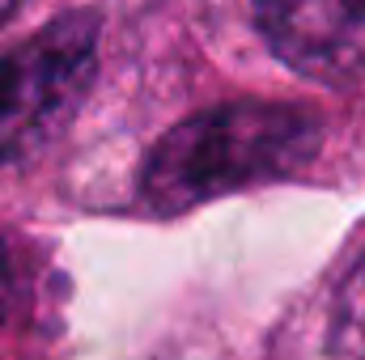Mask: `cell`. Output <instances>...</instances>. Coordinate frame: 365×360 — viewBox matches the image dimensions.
Here are the masks:
<instances>
[{
	"label": "cell",
	"instance_id": "obj_1",
	"mask_svg": "<svg viewBox=\"0 0 365 360\" xmlns=\"http://www.w3.org/2000/svg\"><path fill=\"white\" fill-rule=\"evenodd\" d=\"M319 149V123L280 102H230L191 115L158 140L145 162V199L182 212L217 195L284 179Z\"/></svg>",
	"mask_w": 365,
	"mask_h": 360
},
{
	"label": "cell",
	"instance_id": "obj_2",
	"mask_svg": "<svg viewBox=\"0 0 365 360\" xmlns=\"http://www.w3.org/2000/svg\"><path fill=\"white\" fill-rule=\"evenodd\" d=\"M98 68V21L60 17L0 55V162L56 132L86 97Z\"/></svg>",
	"mask_w": 365,
	"mask_h": 360
},
{
	"label": "cell",
	"instance_id": "obj_3",
	"mask_svg": "<svg viewBox=\"0 0 365 360\" xmlns=\"http://www.w3.org/2000/svg\"><path fill=\"white\" fill-rule=\"evenodd\" d=\"M272 51L297 73L344 81L365 68V0H255Z\"/></svg>",
	"mask_w": 365,
	"mask_h": 360
},
{
	"label": "cell",
	"instance_id": "obj_4",
	"mask_svg": "<svg viewBox=\"0 0 365 360\" xmlns=\"http://www.w3.org/2000/svg\"><path fill=\"white\" fill-rule=\"evenodd\" d=\"M331 339H336L340 360H365V259L353 268V275L344 280L336 297Z\"/></svg>",
	"mask_w": 365,
	"mask_h": 360
},
{
	"label": "cell",
	"instance_id": "obj_5",
	"mask_svg": "<svg viewBox=\"0 0 365 360\" xmlns=\"http://www.w3.org/2000/svg\"><path fill=\"white\" fill-rule=\"evenodd\" d=\"M9 292H13V268H9V250L0 242V322H4V309H9Z\"/></svg>",
	"mask_w": 365,
	"mask_h": 360
},
{
	"label": "cell",
	"instance_id": "obj_6",
	"mask_svg": "<svg viewBox=\"0 0 365 360\" xmlns=\"http://www.w3.org/2000/svg\"><path fill=\"white\" fill-rule=\"evenodd\" d=\"M13 9H17V0H0V26L13 17Z\"/></svg>",
	"mask_w": 365,
	"mask_h": 360
}]
</instances>
